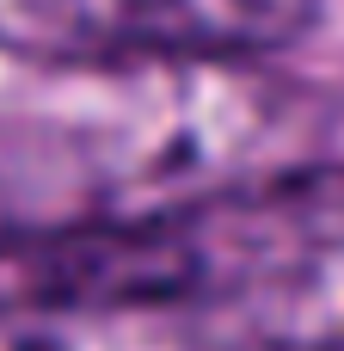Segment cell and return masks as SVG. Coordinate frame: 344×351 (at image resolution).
Segmentation results:
<instances>
[{"mask_svg":"<svg viewBox=\"0 0 344 351\" xmlns=\"http://www.w3.org/2000/svg\"><path fill=\"white\" fill-rule=\"evenodd\" d=\"M0 290L148 302L215 351H344V167H283L142 216L0 234Z\"/></svg>","mask_w":344,"mask_h":351,"instance_id":"obj_1","label":"cell"},{"mask_svg":"<svg viewBox=\"0 0 344 351\" xmlns=\"http://www.w3.org/2000/svg\"><path fill=\"white\" fill-rule=\"evenodd\" d=\"M320 0H0V56L31 68H215L302 43Z\"/></svg>","mask_w":344,"mask_h":351,"instance_id":"obj_2","label":"cell"},{"mask_svg":"<svg viewBox=\"0 0 344 351\" xmlns=\"http://www.w3.org/2000/svg\"><path fill=\"white\" fill-rule=\"evenodd\" d=\"M0 351H215L185 321L68 290H0Z\"/></svg>","mask_w":344,"mask_h":351,"instance_id":"obj_3","label":"cell"}]
</instances>
